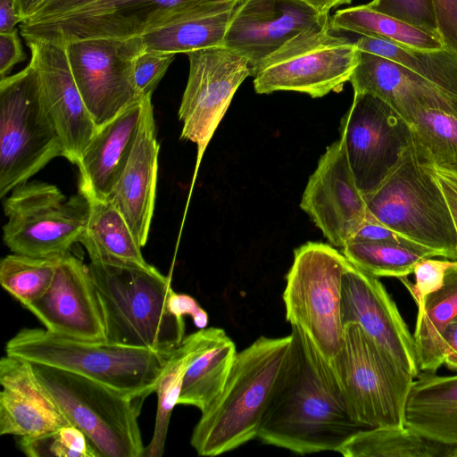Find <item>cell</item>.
<instances>
[{
  "instance_id": "1",
  "label": "cell",
  "mask_w": 457,
  "mask_h": 457,
  "mask_svg": "<svg viewBox=\"0 0 457 457\" xmlns=\"http://www.w3.org/2000/svg\"><path fill=\"white\" fill-rule=\"evenodd\" d=\"M291 336L257 437L302 455L337 452L368 428L353 418L330 365L309 338L293 326Z\"/></svg>"
},
{
  "instance_id": "2",
  "label": "cell",
  "mask_w": 457,
  "mask_h": 457,
  "mask_svg": "<svg viewBox=\"0 0 457 457\" xmlns=\"http://www.w3.org/2000/svg\"><path fill=\"white\" fill-rule=\"evenodd\" d=\"M291 341V334L262 336L237 353L221 393L192 432L190 444L198 455H220L258 436Z\"/></svg>"
},
{
  "instance_id": "3",
  "label": "cell",
  "mask_w": 457,
  "mask_h": 457,
  "mask_svg": "<svg viewBox=\"0 0 457 457\" xmlns=\"http://www.w3.org/2000/svg\"><path fill=\"white\" fill-rule=\"evenodd\" d=\"M104 319L106 342L171 353L186 324L168 307L170 278L155 267L90 262Z\"/></svg>"
},
{
  "instance_id": "4",
  "label": "cell",
  "mask_w": 457,
  "mask_h": 457,
  "mask_svg": "<svg viewBox=\"0 0 457 457\" xmlns=\"http://www.w3.org/2000/svg\"><path fill=\"white\" fill-rule=\"evenodd\" d=\"M7 355L81 375L129 397L155 393L171 353L87 341L54 334L46 328H22L5 345Z\"/></svg>"
},
{
  "instance_id": "5",
  "label": "cell",
  "mask_w": 457,
  "mask_h": 457,
  "mask_svg": "<svg viewBox=\"0 0 457 457\" xmlns=\"http://www.w3.org/2000/svg\"><path fill=\"white\" fill-rule=\"evenodd\" d=\"M363 197L377 222L436 256L457 261V230L447 201L413 139L382 184Z\"/></svg>"
},
{
  "instance_id": "6",
  "label": "cell",
  "mask_w": 457,
  "mask_h": 457,
  "mask_svg": "<svg viewBox=\"0 0 457 457\" xmlns=\"http://www.w3.org/2000/svg\"><path fill=\"white\" fill-rule=\"evenodd\" d=\"M32 365L71 425L84 433L99 457H144L137 420L145 399L81 375Z\"/></svg>"
},
{
  "instance_id": "7",
  "label": "cell",
  "mask_w": 457,
  "mask_h": 457,
  "mask_svg": "<svg viewBox=\"0 0 457 457\" xmlns=\"http://www.w3.org/2000/svg\"><path fill=\"white\" fill-rule=\"evenodd\" d=\"M328 364L356 421L366 428L404 426L414 377L360 325H344L342 345Z\"/></svg>"
},
{
  "instance_id": "8",
  "label": "cell",
  "mask_w": 457,
  "mask_h": 457,
  "mask_svg": "<svg viewBox=\"0 0 457 457\" xmlns=\"http://www.w3.org/2000/svg\"><path fill=\"white\" fill-rule=\"evenodd\" d=\"M62 147L30 62L0 80V197L26 182Z\"/></svg>"
},
{
  "instance_id": "9",
  "label": "cell",
  "mask_w": 457,
  "mask_h": 457,
  "mask_svg": "<svg viewBox=\"0 0 457 457\" xmlns=\"http://www.w3.org/2000/svg\"><path fill=\"white\" fill-rule=\"evenodd\" d=\"M349 264L329 245L308 242L295 251L286 277V320L298 328L329 363L342 345V281Z\"/></svg>"
},
{
  "instance_id": "10",
  "label": "cell",
  "mask_w": 457,
  "mask_h": 457,
  "mask_svg": "<svg viewBox=\"0 0 457 457\" xmlns=\"http://www.w3.org/2000/svg\"><path fill=\"white\" fill-rule=\"evenodd\" d=\"M3 207V240L12 253L55 257L79 241L89 202L80 192L67 198L55 185L33 180L13 188Z\"/></svg>"
},
{
  "instance_id": "11",
  "label": "cell",
  "mask_w": 457,
  "mask_h": 457,
  "mask_svg": "<svg viewBox=\"0 0 457 457\" xmlns=\"http://www.w3.org/2000/svg\"><path fill=\"white\" fill-rule=\"evenodd\" d=\"M341 141L363 196L375 191L413 139L411 125L388 104L370 93H354L340 122Z\"/></svg>"
},
{
  "instance_id": "12",
  "label": "cell",
  "mask_w": 457,
  "mask_h": 457,
  "mask_svg": "<svg viewBox=\"0 0 457 457\" xmlns=\"http://www.w3.org/2000/svg\"><path fill=\"white\" fill-rule=\"evenodd\" d=\"M359 61V49L330 29L295 43L266 61L253 76L258 94L295 91L312 97L338 92Z\"/></svg>"
},
{
  "instance_id": "13",
  "label": "cell",
  "mask_w": 457,
  "mask_h": 457,
  "mask_svg": "<svg viewBox=\"0 0 457 457\" xmlns=\"http://www.w3.org/2000/svg\"><path fill=\"white\" fill-rule=\"evenodd\" d=\"M65 47L77 87L98 127L142 99L134 80V62L144 50L137 37L81 39Z\"/></svg>"
},
{
  "instance_id": "14",
  "label": "cell",
  "mask_w": 457,
  "mask_h": 457,
  "mask_svg": "<svg viewBox=\"0 0 457 457\" xmlns=\"http://www.w3.org/2000/svg\"><path fill=\"white\" fill-rule=\"evenodd\" d=\"M328 29V14L301 0H242L222 46L243 56L254 76L281 50Z\"/></svg>"
},
{
  "instance_id": "15",
  "label": "cell",
  "mask_w": 457,
  "mask_h": 457,
  "mask_svg": "<svg viewBox=\"0 0 457 457\" xmlns=\"http://www.w3.org/2000/svg\"><path fill=\"white\" fill-rule=\"evenodd\" d=\"M189 74L179 109L183 123L180 137L197 146L198 167L203 154L239 86L251 76L248 62L221 46L187 53Z\"/></svg>"
},
{
  "instance_id": "16",
  "label": "cell",
  "mask_w": 457,
  "mask_h": 457,
  "mask_svg": "<svg viewBox=\"0 0 457 457\" xmlns=\"http://www.w3.org/2000/svg\"><path fill=\"white\" fill-rule=\"evenodd\" d=\"M197 0H98L67 14L22 23L25 38L65 45L88 38L139 37L170 13Z\"/></svg>"
},
{
  "instance_id": "17",
  "label": "cell",
  "mask_w": 457,
  "mask_h": 457,
  "mask_svg": "<svg viewBox=\"0 0 457 457\" xmlns=\"http://www.w3.org/2000/svg\"><path fill=\"white\" fill-rule=\"evenodd\" d=\"M300 207L337 247H344L368 220L366 203L356 186L341 139L328 146L320 158Z\"/></svg>"
},
{
  "instance_id": "18",
  "label": "cell",
  "mask_w": 457,
  "mask_h": 457,
  "mask_svg": "<svg viewBox=\"0 0 457 457\" xmlns=\"http://www.w3.org/2000/svg\"><path fill=\"white\" fill-rule=\"evenodd\" d=\"M37 70L43 103L59 135L62 156L78 164L98 126L73 78L65 45L25 38Z\"/></svg>"
},
{
  "instance_id": "19",
  "label": "cell",
  "mask_w": 457,
  "mask_h": 457,
  "mask_svg": "<svg viewBox=\"0 0 457 457\" xmlns=\"http://www.w3.org/2000/svg\"><path fill=\"white\" fill-rule=\"evenodd\" d=\"M24 308L54 334L106 341L103 310L88 265L71 252L60 256L46 292Z\"/></svg>"
},
{
  "instance_id": "20",
  "label": "cell",
  "mask_w": 457,
  "mask_h": 457,
  "mask_svg": "<svg viewBox=\"0 0 457 457\" xmlns=\"http://www.w3.org/2000/svg\"><path fill=\"white\" fill-rule=\"evenodd\" d=\"M344 325L356 323L414 378L420 371L413 335L383 284L349 262L343 276Z\"/></svg>"
},
{
  "instance_id": "21",
  "label": "cell",
  "mask_w": 457,
  "mask_h": 457,
  "mask_svg": "<svg viewBox=\"0 0 457 457\" xmlns=\"http://www.w3.org/2000/svg\"><path fill=\"white\" fill-rule=\"evenodd\" d=\"M354 93L372 94L388 104L411 126L428 110L457 112V97L408 68L359 50L350 80Z\"/></svg>"
},
{
  "instance_id": "22",
  "label": "cell",
  "mask_w": 457,
  "mask_h": 457,
  "mask_svg": "<svg viewBox=\"0 0 457 457\" xmlns=\"http://www.w3.org/2000/svg\"><path fill=\"white\" fill-rule=\"evenodd\" d=\"M0 384L1 435L30 437L71 425L31 362L2 357Z\"/></svg>"
},
{
  "instance_id": "23",
  "label": "cell",
  "mask_w": 457,
  "mask_h": 457,
  "mask_svg": "<svg viewBox=\"0 0 457 457\" xmlns=\"http://www.w3.org/2000/svg\"><path fill=\"white\" fill-rule=\"evenodd\" d=\"M159 149L152 96H146L133 150L106 199L123 215L142 247L148 239L154 211Z\"/></svg>"
},
{
  "instance_id": "24",
  "label": "cell",
  "mask_w": 457,
  "mask_h": 457,
  "mask_svg": "<svg viewBox=\"0 0 457 457\" xmlns=\"http://www.w3.org/2000/svg\"><path fill=\"white\" fill-rule=\"evenodd\" d=\"M143 114V98L100 126L77 164L79 192L88 200H106L133 150Z\"/></svg>"
},
{
  "instance_id": "25",
  "label": "cell",
  "mask_w": 457,
  "mask_h": 457,
  "mask_svg": "<svg viewBox=\"0 0 457 457\" xmlns=\"http://www.w3.org/2000/svg\"><path fill=\"white\" fill-rule=\"evenodd\" d=\"M241 1H195L170 13L137 37L144 50L174 54L221 46Z\"/></svg>"
},
{
  "instance_id": "26",
  "label": "cell",
  "mask_w": 457,
  "mask_h": 457,
  "mask_svg": "<svg viewBox=\"0 0 457 457\" xmlns=\"http://www.w3.org/2000/svg\"><path fill=\"white\" fill-rule=\"evenodd\" d=\"M417 377L406 398L404 426L431 441L457 447V375L424 372Z\"/></svg>"
},
{
  "instance_id": "27",
  "label": "cell",
  "mask_w": 457,
  "mask_h": 457,
  "mask_svg": "<svg viewBox=\"0 0 457 457\" xmlns=\"http://www.w3.org/2000/svg\"><path fill=\"white\" fill-rule=\"evenodd\" d=\"M88 202L87 220L79 242L86 248L90 262L149 267L142 246L119 210L108 200Z\"/></svg>"
},
{
  "instance_id": "28",
  "label": "cell",
  "mask_w": 457,
  "mask_h": 457,
  "mask_svg": "<svg viewBox=\"0 0 457 457\" xmlns=\"http://www.w3.org/2000/svg\"><path fill=\"white\" fill-rule=\"evenodd\" d=\"M237 353L232 339L217 328L212 338L187 368L178 404L204 411L221 393Z\"/></svg>"
},
{
  "instance_id": "29",
  "label": "cell",
  "mask_w": 457,
  "mask_h": 457,
  "mask_svg": "<svg viewBox=\"0 0 457 457\" xmlns=\"http://www.w3.org/2000/svg\"><path fill=\"white\" fill-rule=\"evenodd\" d=\"M217 328H205L187 336L170 355L156 385L157 411L154 433L144 457L164 453L167 433L174 407L178 404L185 374L196 354L210 342Z\"/></svg>"
},
{
  "instance_id": "30",
  "label": "cell",
  "mask_w": 457,
  "mask_h": 457,
  "mask_svg": "<svg viewBox=\"0 0 457 457\" xmlns=\"http://www.w3.org/2000/svg\"><path fill=\"white\" fill-rule=\"evenodd\" d=\"M457 316V261L445 273L443 286L428 295L418 310L413 338L420 371L436 373L444 364L442 334Z\"/></svg>"
},
{
  "instance_id": "31",
  "label": "cell",
  "mask_w": 457,
  "mask_h": 457,
  "mask_svg": "<svg viewBox=\"0 0 457 457\" xmlns=\"http://www.w3.org/2000/svg\"><path fill=\"white\" fill-rule=\"evenodd\" d=\"M453 448L405 426L376 427L356 432L337 453L345 457H437L450 456Z\"/></svg>"
},
{
  "instance_id": "32",
  "label": "cell",
  "mask_w": 457,
  "mask_h": 457,
  "mask_svg": "<svg viewBox=\"0 0 457 457\" xmlns=\"http://www.w3.org/2000/svg\"><path fill=\"white\" fill-rule=\"evenodd\" d=\"M330 29L345 30L396 45L422 49L445 48L439 37L378 12L367 4L341 9L329 21Z\"/></svg>"
},
{
  "instance_id": "33",
  "label": "cell",
  "mask_w": 457,
  "mask_h": 457,
  "mask_svg": "<svg viewBox=\"0 0 457 457\" xmlns=\"http://www.w3.org/2000/svg\"><path fill=\"white\" fill-rule=\"evenodd\" d=\"M354 44L359 50L394 61L457 97V54L446 48H411L365 36Z\"/></svg>"
},
{
  "instance_id": "34",
  "label": "cell",
  "mask_w": 457,
  "mask_h": 457,
  "mask_svg": "<svg viewBox=\"0 0 457 457\" xmlns=\"http://www.w3.org/2000/svg\"><path fill=\"white\" fill-rule=\"evenodd\" d=\"M343 249L349 262L374 277H407L418 262L436 256L427 248L394 242L350 240Z\"/></svg>"
},
{
  "instance_id": "35",
  "label": "cell",
  "mask_w": 457,
  "mask_h": 457,
  "mask_svg": "<svg viewBox=\"0 0 457 457\" xmlns=\"http://www.w3.org/2000/svg\"><path fill=\"white\" fill-rule=\"evenodd\" d=\"M411 127L416 145L433 166L457 172V112L428 110Z\"/></svg>"
},
{
  "instance_id": "36",
  "label": "cell",
  "mask_w": 457,
  "mask_h": 457,
  "mask_svg": "<svg viewBox=\"0 0 457 457\" xmlns=\"http://www.w3.org/2000/svg\"><path fill=\"white\" fill-rule=\"evenodd\" d=\"M59 258L8 254L0 262L1 286L25 307L48 288Z\"/></svg>"
},
{
  "instance_id": "37",
  "label": "cell",
  "mask_w": 457,
  "mask_h": 457,
  "mask_svg": "<svg viewBox=\"0 0 457 457\" xmlns=\"http://www.w3.org/2000/svg\"><path fill=\"white\" fill-rule=\"evenodd\" d=\"M19 446L29 457H99L84 433L72 425L21 437Z\"/></svg>"
},
{
  "instance_id": "38",
  "label": "cell",
  "mask_w": 457,
  "mask_h": 457,
  "mask_svg": "<svg viewBox=\"0 0 457 457\" xmlns=\"http://www.w3.org/2000/svg\"><path fill=\"white\" fill-rule=\"evenodd\" d=\"M367 5L378 12L439 37L433 0H372Z\"/></svg>"
},
{
  "instance_id": "39",
  "label": "cell",
  "mask_w": 457,
  "mask_h": 457,
  "mask_svg": "<svg viewBox=\"0 0 457 457\" xmlns=\"http://www.w3.org/2000/svg\"><path fill=\"white\" fill-rule=\"evenodd\" d=\"M456 261H440L431 258L421 260L414 268L415 284L407 277L399 278L414 299L418 310L422 307L425 297L439 289L445 280L446 270Z\"/></svg>"
},
{
  "instance_id": "40",
  "label": "cell",
  "mask_w": 457,
  "mask_h": 457,
  "mask_svg": "<svg viewBox=\"0 0 457 457\" xmlns=\"http://www.w3.org/2000/svg\"><path fill=\"white\" fill-rule=\"evenodd\" d=\"M174 53L142 50L134 62V80L141 98L152 96L168 67L174 60Z\"/></svg>"
},
{
  "instance_id": "41",
  "label": "cell",
  "mask_w": 457,
  "mask_h": 457,
  "mask_svg": "<svg viewBox=\"0 0 457 457\" xmlns=\"http://www.w3.org/2000/svg\"><path fill=\"white\" fill-rule=\"evenodd\" d=\"M437 32L445 48L457 54V0H433Z\"/></svg>"
},
{
  "instance_id": "42",
  "label": "cell",
  "mask_w": 457,
  "mask_h": 457,
  "mask_svg": "<svg viewBox=\"0 0 457 457\" xmlns=\"http://www.w3.org/2000/svg\"><path fill=\"white\" fill-rule=\"evenodd\" d=\"M168 307L170 312L179 318L190 316L195 326L199 329L205 328L208 324L207 312L194 297L188 295L172 290L169 296Z\"/></svg>"
},
{
  "instance_id": "43",
  "label": "cell",
  "mask_w": 457,
  "mask_h": 457,
  "mask_svg": "<svg viewBox=\"0 0 457 457\" xmlns=\"http://www.w3.org/2000/svg\"><path fill=\"white\" fill-rule=\"evenodd\" d=\"M25 59L17 29L0 33V75L1 79L8 77L13 66Z\"/></svg>"
},
{
  "instance_id": "44",
  "label": "cell",
  "mask_w": 457,
  "mask_h": 457,
  "mask_svg": "<svg viewBox=\"0 0 457 457\" xmlns=\"http://www.w3.org/2000/svg\"><path fill=\"white\" fill-rule=\"evenodd\" d=\"M98 0H45L37 11L22 23L39 22L59 17L91 4Z\"/></svg>"
},
{
  "instance_id": "45",
  "label": "cell",
  "mask_w": 457,
  "mask_h": 457,
  "mask_svg": "<svg viewBox=\"0 0 457 457\" xmlns=\"http://www.w3.org/2000/svg\"><path fill=\"white\" fill-rule=\"evenodd\" d=\"M351 240L394 242L417 245L391 228L377 222L370 215Z\"/></svg>"
},
{
  "instance_id": "46",
  "label": "cell",
  "mask_w": 457,
  "mask_h": 457,
  "mask_svg": "<svg viewBox=\"0 0 457 457\" xmlns=\"http://www.w3.org/2000/svg\"><path fill=\"white\" fill-rule=\"evenodd\" d=\"M433 171L447 201L457 230V172L433 166Z\"/></svg>"
},
{
  "instance_id": "47",
  "label": "cell",
  "mask_w": 457,
  "mask_h": 457,
  "mask_svg": "<svg viewBox=\"0 0 457 457\" xmlns=\"http://www.w3.org/2000/svg\"><path fill=\"white\" fill-rule=\"evenodd\" d=\"M441 339L445 353L444 364L457 370V316L447 324Z\"/></svg>"
},
{
  "instance_id": "48",
  "label": "cell",
  "mask_w": 457,
  "mask_h": 457,
  "mask_svg": "<svg viewBox=\"0 0 457 457\" xmlns=\"http://www.w3.org/2000/svg\"><path fill=\"white\" fill-rule=\"evenodd\" d=\"M19 22H22V19L17 12L15 0H0V33L13 30Z\"/></svg>"
},
{
  "instance_id": "49",
  "label": "cell",
  "mask_w": 457,
  "mask_h": 457,
  "mask_svg": "<svg viewBox=\"0 0 457 457\" xmlns=\"http://www.w3.org/2000/svg\"><path fill=\"white\" fill-rule=\"evenodd\" d=\"M45 0H15L16 9L22 21L35 14Z\"/></svg>"
},
{
  "instance_id": "50",
  "label": "cell",
  "mask_w": 457,
  "mask_h": 457,
  "mask_svg": "<svg viewBox=\"0 0 457 457\" xmlns=\"http://www.w3.org/2000/svg\"><path fill=\"white\" fill-rule=\"evenodd\" d=\"M314 8L322 14H328V12L337 6L347 4L352 0H301Z\"/></svg>"
}]
</instances>
